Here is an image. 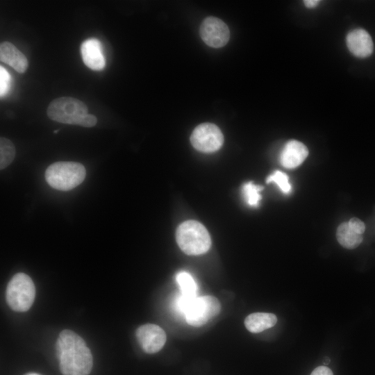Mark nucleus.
I'll return each mask as SVG.
<instances>
[{"mask_svg": "<svg viewBox=\"0 0 375 375\" xmlns=\"http://www.w3.org/2000/svg\"><path fill=\"white\" fill-rule=\"evenodd\" d=\"M277 317L273 313L254 312L244 319V326L251 333H258L273 327L277 322Z\"/></svg>", "mask_w": 375, "mask_h": 375, "instance_id": "4468645a", "label": "nucleus"}, {"mask_svg": "<svg viewBox=\"0 0 375 375\" xmlns=\"http://www.w3.org/2000/svg\"><path fill=\"white\" fill-rule=\"evenodd\" d=\"M220 310V303L216 297L213 296L197 297L190 303L184 315L189 325L199 327L216 317Z\"/></svg>", "mask_w": 375, "mask_h": 375, "instance_id": "423d86ee", "label": "nucleus"}, {"mask_svg": "<svg viewBox=\"0 0 375 375\" xmlns=\"http://www.w3.org/2000/svg\"><path fill=\"white\" fill-rule=\"evenodd\" d=\"M81 53L84 64L90 69L99 71L104 68L106 60L102 45L99 40L89 38L83 42Z\"/></svg>", "mask_w": 375, "mask_h": 375, "instance_id": "9b49d317", "label": "nucleus"}, {"mask_svg": "<svg viewBox=\"0 0 375 375\" xmlns=\"http://www.w3.org/2000/svg\"><path fill=\"white\" fill-rule=\"evenodd\" d=\"M319 2L320 1L317 0H306L303 1L304 5L308 8H313L316 7Z\"/></svg>", "mask_w": 375, "mask_h": 375, "instance_id": "b1692460", "label": "nucleus"}, {"mask_svg": "<svg viewBox=\"0 0 375 375\" xmlns=\"http://www.w3.org/2000/svg\"><path fill=\"white\" fill-rule=\"evenodd\" d=\"M28 375H39L38 374H28Z\"/></svg>", "mask_w": 375, "mask_h": 375, "instance_id": "a878e982", "label": "nucleus"}, {"mask_svg": "<svg viewBox=\"0 0 375 375\" xmlns=\"http://www.w3.org/2000/svg\"><path fill=\"white\" fill-rule=\"evenodd\" d=\"M59 367L63 375H89L93 361L84 340L75 332L65 329L56 342Z\"/></svg>", "mask_w": 375, "mask_h": 375, "instance_id": "f257e3e1", "label": "nucleus"}, {"mask_svg": "<svg viewBox=\"0 0 375 375\" xmlns=\"http://www.w3.org/2000/svg\"><path fill=\"white\" fill-rule=\"evenodd\" d=\"M308 149L302 142L290 140L283 147L280 155L281 165L288 169L299 166L307 158Z\"/></svg>", "mask_w": 375, "mask_h": 375, "instance_id": "f8f14e48", "label": "nucleus"}, {"mask_svg": "<svg viewBox=\"0 0 375 375\" xmlns=\"http://www.w3.org/2000/svg\"><path fill=\"white\" fill-rule=\"evenodd\" d=\"M349 227L356 233L362 235L365 230V224L359 219L356 217L351 218L348 222Z\"/></svg>", "mask_w": 375, "mask_h": 375, "instance_id": "412c9836", "label": "nucleus"}, {"mask_svg": "<svg viewBox=\"0 0 375 375\" xmlns=\"http://www.w3.org/2000/svg\"><path fill=\"white\" fill-rule=\"evenodd\" d=\"M35 297V288L29 276L19 272L15 274L8 283L6 298L8 306L17 312L27 311Z\"/></svg>", "mask_w": 375, "mask_h": 375, "instance_id": "20e7f679", "label": "nucleus"}, {"mask_svg": "<svg viewBox=\"0 0 375 375\" xmlns=\"http://www.w3.org/2000/svg\"><path fill=\"white\" fill-rule=\"evenodd\" d=\"M136 338L142 350L147 353L159 351L166 342L164 330L158 325L146 324L136 330Z\"/></svg>", "mask_w": 375, "mask_h": 375, "instance_id": "1a4fd4ad", "label": "nucleus"}, {"mask_svg": "<svg viewBox=\"0 0 375 375\" xmlns=\"http://www.w3.org/2000/svg\"><path fill=\"white\" fill-rule=\"evenodd\" d=\"M323 362L325 365H328L330 362V359L328 357H325L324 358Z\"/></svg>", "mask_w": 375, "mask_h": 375, "instance_id": "393cba45", "label": "nucleus"}, {"mask_svg": "<svg viewBox=\"0 0 375 375\" xmlns=\"http://www.w3.org/2000/svg\"><path fill=\"white\" fill-rule=\"evenodd\" d=\"M346 43L349 51L358 58L368 57L373 51L372 39L368 32L362 28L350 31L346 37Z\"/></svg>", "mask_w": 375, "mask_h": 375, "instance_id": "9d476101", "label": "nucleus"}, {"mask_svg": "<svg viewBox=\"0 0 375 375\" xmlns=\"http://www.w3.org/2000/svg\"><path fill=\"white\" fill-rule=\"evenodd\" d=\"M84 166L76 162L60 161L50 165L45 172L47 183L53 188L68 191L80 185L85 179Z\"/></svg>", "mask_w": 375, "mask_h": 375, "instance_id": "f03ea898", "label": "nucleus"}, {"mask_svg": "<svg viewBox=\"0 0 375 375\" xmlns=\"http://www.w3.org/2000/svg\"><path fill=\"white\" fill-rule=\"evenodd\" d=\"M176 239L180 249L191 256L205 253L211 246V239L206 228L194 220L180 224L176 230Z\"/></svg>", "mask_w": 375, "mask_h": 375, "instance_id": "7ed1b4c3", "label": "nucleus"}, {"mask_svg": "<svg viewBox=\"0 0 375 375\" xmlns=\"http://www.w3.org/2000/svg\"><path fill=\"white\" fill-rule=\"evenodd\" d=\"M11 78L7 70L0 67V96L2 98L4 97L10 88Z\"/></svg>", "mask_w": 375, "mask_h": 375, "instance_id": "aec40b11", "label": "nucleus"}, {"mask_svg": "<svg viewBox=\"0 0 375 375\" xmlns=\"http://www.w3.org/2000/svg\"><path fill=\"white\" fill-rule=\"evenodd\" d=\"M336 238L338 242L348 249L356 248L362 241V235L353 231L348 222H344L338 226Z\"/></svg>", "mask_w": 375, "mask_h": 375, "instance_id": "2eb2a0df", "label": "nucleus"}, {"mask_svg": "<svg viewBox=\"0 0 375 375\" xmlns=\"http://www.w3.org/2000/svg\"><path fill=\"white\" fill-rule=\"evenodd\" d=\"M97 122V119L94 115L87 114L81 117L78 125L89 128L95 126Z\"/></svg>", "mask_w": 375, "mask_h": 375, "instance_id": "4be33fe9", "label": "nucleus"}, {"mask_svg": "<svg viewBox=\"0 0 375 375\" xmlns=\"http://www.w3.org/2000/svg\"><path fill=\"white\" fill-rule=\"evenodd\" d=\"M310 375H333V374L328 367L319 366L312 372Z\"/></svg>", "mask_w": 375, "mask_h": 375, "instance_id": "5701e85b", "label": "nucleus"}, {"mask_svg": "<svg viewBox=\"0 0 375 375\" xmlns=\"http://www.w3.org/2000/svg\"><path fill=\"white\" fill-rule=\"evenodd\" d=\"M199 33L203 41L208 46L220 48L227 44L230 38L228 26L220 19L208 17L202 22Z\"/></svg>", "mask_w": 375, "mask_h": 375, "instance_id": "6e6552de", "label": "nucleus"}, {"mask_svg": "<svg viewBox=\"0 0 375 375\" xmlns=\"http://www.w3.org/2000/svg\"><path fill=\"white\" fill-rule=\"evenodd\" d=\"M15 149L13 143L8 139L0 138V168L8 167L14 160Z\"/></svg>", "mask_w": 375, "mask_h": 375, "instance_id": "f3484780", "label": "nucleus"}, {"mask_svg": "<svg viewBox=\"0 0 375 375\" xmlns=\"http://www.w3.org/2000/svg\"><path fill=\"white\" fill-rule=\"evenodd\" d=\"M274 182L278 185L279 188L284 193H289L291 185L289 183L288 176L285 173L280 171H275L267 178V183Z\"/></svg>", "mask_w": 375, "mask_h": 375, "instance_id": "6ab92c4d", "label": "nucleus"}, {"mask_svg": "<svg viewBox=\"0 0 375 375\" xmlns=\"http://www.w3.org/2000/svg\"><path fill=\"white\" fill-rule=\"evenodd\" d=\"M190 141L197 150L210 153L218 150L224 142V136L220 129L211 123H203L193 131Z\"/></svg>", "mask_w": 375, "mask_h": 375, "instance_id": "0eeeda50", "label": "nucleus"}, {"mask_svg": "<svg viewBox=\"0 0 375 375\" xmlns=\"http://www.w3.org/2000/svg\"><path fill=\"white\" fill-rule=\"evenodd\" d=\"M176 280L180 286L182 297L189 299L197 297V284L188 272H178L176 276Z\"/></svg>", "mask_w": 375, "mask_h": 375, "instance_id": "dca6fc26", "label": "nucleus"}, {"mask_svg": "<svg viewBox=\"0 0 375 375\" xmlns=\"http://www.w3.org/2000/svg\"><path fill=\"white\" fill-rule=\"evenodd\" d=\"M262 190V186L255 185L251 181L244 184L242 187V194L246 202L251 206H258L260 200L261 199L260 192Z\"/></svg>", "mask_w": 375, "mask_h": 375, "instance_id": "a211bd4d", "label": "nucleus"}, {"mask_svg": "<svg viewBox=\"0 0 375 375\" xmlns=\"http://www.w3.org/2000/svg\"><path fill=\"white\" fill-rule=\"evenodd\" d=\"M58 132V130H56V131H53L54 133H56Z\"/></svg>", "mask_w": 375, "mask_h": 375, "instance_id": "bb28decb", "label": "nucleus"}, {"mask_svg": "<svg viewBox=\"0 0 375 375\" xmlns=\"http://www.w3.org/2000/svg\"><path fill=\"white\" fill-rule=\"evenodd\" d=\"M48 117L57 122L78 125L80 119L88 113L87 106L71 97H62L53 100L47 108Z\"/></svg>", "mask_w": 375, "mask_h": 375, "instance_id": "39448f33", "label": "nucleus"}, {"mask_svg": "<svg viewBox=\"0 0 375 375\" xmlns=\"http://www.w3.org/2000/svg\"><path fill=\"white\" fill-rule=\"evenodd\" d=\"M0 59L19 73H24L28 67L26 56L9 42H3L1 44Z\"/></svg>", "mask_w": 375, "mask_h": 375, "instance_id": "ddd939ff", "label": "nucleus"}]
</instances>
